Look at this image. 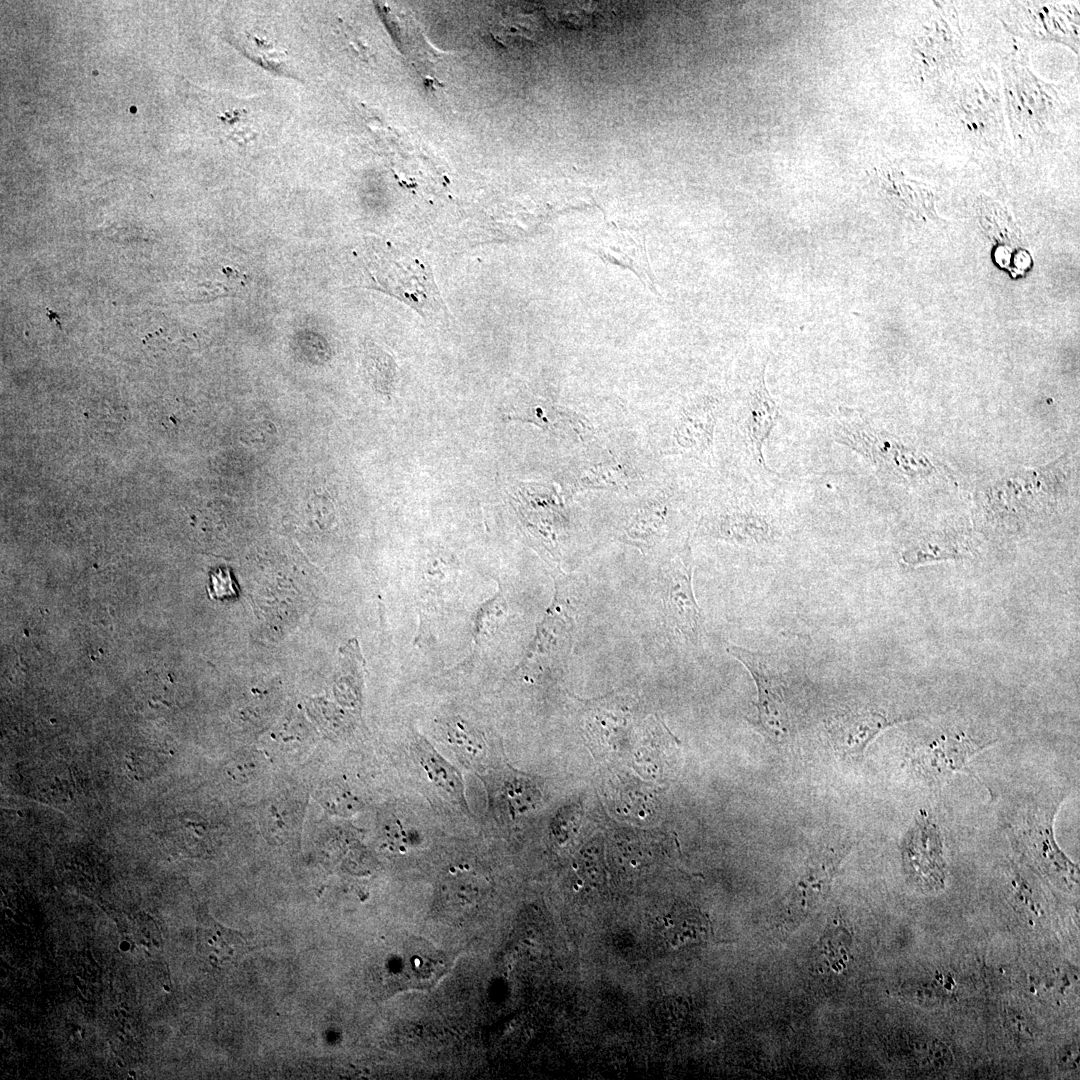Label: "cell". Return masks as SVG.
Wrapping results in <instances>:
<instances>
[{
  "label": "cell",
  "instance_id": "9a60e30c",
  "mask_svg": "<svg viewBox=\"0 0 1080 1080\" xmlns=\"http://www.w3.org/2000/svg\"><path fill=\"white\" fill-rule=\"evenodd\" d=\"M416 753L430 780L453 800L465 805L464 785L456 769L424 739L417 742Z\"/></svg>",
  "mask_w": 1080,
  "mask_h": 1080
},
{
  "label": "cell",
  "instance_id": "ac0fdd59",
  "mask_svg": "<svg viewBox=\"0 0 1080 1080\" xmlns=\"http://www.w3.org/2000/svg\"><path fill=\"white\" fill-rule=\"evenodd\" d=\"M664 937L672 946L695 942L705 936L706 923L691 911H675L664 919Z\"/></svg>",
  "mask_w": 1080,
  "mask_h": 1080
},
{
  "label": "cell",
  "instance_id": "e0dca14e",
  "mask_svg": "<svg viewBox=\"0 0 1080 1080\" xmlns=\"http://www.w3.org/2000/svg\"><path fill=\"white\" fill-rule=\"evenodd\" d=\"M723 534L738 542H762L771 535L766 520L753 511L734 512L725 517Z\"/></svg>",
  "mask_w": 1080,
  "mask_h": 1080
},
{
  "label": "cell",
  "instance_id": "ffe728a7",
  "mask_svg": "<svg viewBox=\"0 0 1080 1080\" xmlns=\"http://www.w3.org/2000/svg\"><path fill=\"white\" fill-rule=\"evenodd\" d=\"M446 741L453 745L465 757L480 759L486 751V744L480 733L462 720H450L443 725Z\"/></svg>",
  "mask_w": 1080,
  "mask_h": 1080
},
{
  "label": "cell",
  "instance_id": "30bf717a",
  "mask_svg": "<svg viewBox=\"0 0 1080 1080\" xmlns=\"http://www.w3.org/2000/svg\"><path fill=\"white\" fill-rule=\"evenodd\" d=\"M899 721L870 709L848 711L828 721L827 733L836 752L844 757L859 758L883 729Z\"/></svg>",
  "mask_w": 1080,
  "mask_h": 1080
},
{
  "label": "cell",
  "instance_id": "52a82bcc",
  "mask_svg": "<svg viewBox=\"0 0 1080 1080\" xmlns=\"http://www.w3.org/2000/svg\"><path fill=\"white\" fill-rule=\"evenodd\" d=\"M903 859L908 875L919 888L936 891L943 887L945 864L941 832L923 811L904 840Z\"/></svg>",
  "mask_w": 1080,
  "mask_h": 1080
},
{
  "label": "cell",
  "instance_id": "6da1fadb",
  "mask_svg": "<svg viewBox=\"0 0 1080 1080\" xmlns=\"http://www.w3.org/2000/svg\"><path fill=\"white\" fill-rule=\"evenodd\" d=\"M1003 68L1007 112L1015 137L1022 141L1044 137L1060 121L1058 92L1016 60Z\"/></svg>",
  "mask_w": 1080,
  "mask_h": 1080
},
{
  "label": "cell",
  "instance_id": "5b68a950",
  "mask_svg": "<svg viewBox=\"0 0 1080 1080\" xmlns=\"http://www.w3.org/2000/svg\"><path fill=\"white\" fill-rule=\"evenodd\" d=\"M956 117L973 140L996 147L1003 140L1005 127L997 87L975 77L959 87L954 102Z\"/></svg>",
  "mask_w": 1080,
  "mask_h": 1080
},
{
  "label": "cell",
  "instance_id": "8fae6325",
  "mask_svg": "<svg viewBox=\"0 0 1080 1080\" xmlns=\"http://www.w3.org/2000/svg\"><path fill=\"white\" fill-rule=\"evenodd\" d=\"M568 612L567 602L556 589L554 601L542 622L539 623L534 641L521 667L553 664L561 655L567 653L573 627V621Z\"/></svg>",
  "mask_w": 1080,
  "mask_h": 1080
},
{
  "label": "cell",
  "instance_id": "4fadbf2b",
  "mask_svg": "<svg viewBox=\"0 0 1080 1080\" xmlns=\"http://www.w3.org/2000/svg\"><path fill=\"white\" fill-rule=\"evenodd\" d=\"M779 419V407L768 392L762 373L750 390L745 428L754 459L763 468H766L763 445Z\"/></svg>",
  "mask_w": 1080,
  "mask_h": 1080
},
{
  "label": "cell",
  "instance_id": "7c38bea8",
  "mask_svg": "<svg viewBox=\"0 0 1080 1080\" xmlns=\"http://www.w3.org/2000/svg\"><path fill=\"white\" fill-rule=\"evenodd\" d=\"M398 965L387 964L386 982L395 988H422L430 986L443 972L439 953L424 942L415 940L407 947V954L393 958Z\"/></svg>",
  "mask_w": 1080,
  "mask_h": 1080
},
{
  "label": "cell",
  "instance_id": "277c9868",
  "mask_svg": "<svg viewBox=\"0 0 1080 1080\" xmlns=\"http://www.w3.org/2000/svg\"><path fill=\"white\" fill-rule=\"evenodd\" d=\"M913 39V56L927 78L940 76L955 67L962 57V34L958 21L946 10L937 9L924 17Z\"/></svg>",
  "mask_w": 1080,
  "mask_h": 1080
},
{
  "label": "cell",
  "instance_id": "d6986e66",
  "mask_svg": "<svg viewBox=\"0 0 1080 1080\" xmlns=\"http://www.w3.org/2000/svg\"><path fill=\"white\" fill-rule=\"evenodd\" d=\"M203 943L210 949L209 958L215 963L226 964L235 961L248 951V942L240 933L223 928L206 931Z\"/></svg>",
  "mask_w": 1080,
  "mask_h": 1080
},
{
  "label": "cell",
  "instance_id": "9c48e42d",
  "mask_svg": "<svg viewBox=\"0 0 1080 1080\" xmlns=\"http://www.w3.org/2000/svg\"><path fill=\"white\" fill-rule=\"evenodd\" d=\"M692 569L691 550L686 546L665 571L666 607L673 627L695 643L701 630V615L692 589Z\"/></svg>",
  "mask_w": 1080,
  "mask_h": 1080
},
{
  "label": "cell",
  "instance_id": "ba28073f",
  "mask_svg": "<svg viewBox=\"0 0 1080 1080\" xmlns=\"http://www.w3.org/2000/svg\"><path fill=\"white\" fill-rule=\"evenodd\" d=\"M988 745L965 733H946L915 747L911 763L925 781L940 785L963 770Z\"/></svg>",
  "mask_w": 1080,
  "mask_h": 1080
},
{
  "label": "cell",
  "instance_id": "8992f818",
  "mask_svg": "<svg viewBox=\"0 0 1080 1080\" xmlns=\"http://www.w3.org/2000/svg\"><path fill=\"white\" fill-rule=\"evenodd\" d=\"M1008 12L1009 26L1028 37L1049 39L1079 47V14L1074 6L1054 2L1013 3Z\"/></svg>",
  "mask_w": 1080,
  "mask_h": 1080
},
{
  "label": "cell",
  "instance_id": "2e32d148",
  "mask_svg": "<svg viewBox=\"0 0 1080 1080\" xmlns=\"http://www.w3.org/2000/svg\"><path fill=\"white\" fill-rule=\"evenodd\" d=\"M677 428L678 442L685 448L703 452L710 448L715 425V413L706 407L686 411Z\"/></svg>",
  "mask_w": 1080,
  "mask_h": 1080
},
{
  "label": "cell",
  "instance_id": "7a4b0ae2",
  "mask_svg": "<svg viewBox=\"0 0 1080 1080\" xmlns=\"http://www.w3.org/2000/svg\"><path fill=\"white\" fill-rule=\"evenodd\" d=\"M366 268L375 288L406 302L422 315H437L444 309L430 269L392 245H372L366 255Z\"/></svg>",
  "mask_w": 1080,
  "mask_h": 1080
},
{
  "label": "cell",
  "instance_id": "5bb4252c",
  "mask_svg": "<svg viewBox=\"0 0 1080 1080\" xmlns=\"http://www.w3.org/2000/svg\"><path fill=\"white\" fill-rule=\"evenodd\" d=\"M845 851L843 845L838 848L826 846L809 858L796 885L797 893L805 903L815 901L820 895H826Z\"/></svg>",
  "mask_w": 1080,
  "mask_h": 1080
},
{
  "label": "cell",
  "instance_id": "3957f363",
  "mask_svg": "<svg viewBox=\"0 0 1080 1080\" xmlns=\"http://www.w3.org/2000/svg\"><path fill=\"white\" fill-rule=\"evenodd\" d=\"M727 652L739 660L753 677L757 687L753 724L774 741L785 740L791 729L790 709L786 699V684L779 672L777 659L770 654L729 645Z\"/></svg>",
  "mask_w": 1080,
  "mask_h": 1080
},
{
  "label": "cell",
  "instance_id": "44dd1931",
  "mask_svg": "<svg viewBox=\"0 0 1080 1080\" xmlns=\"http://www.w3.org/2000/svg\"><path fill=\"white\" fill-rule=\"evenodd\" d=\"M208 591L212 598L217 599H223L235 594L229 570L219 568L212 572L210 576V588Z\"/></svg>",
  "mask_w": 1080,
  "mask_h": 1080
}]
</instances>
